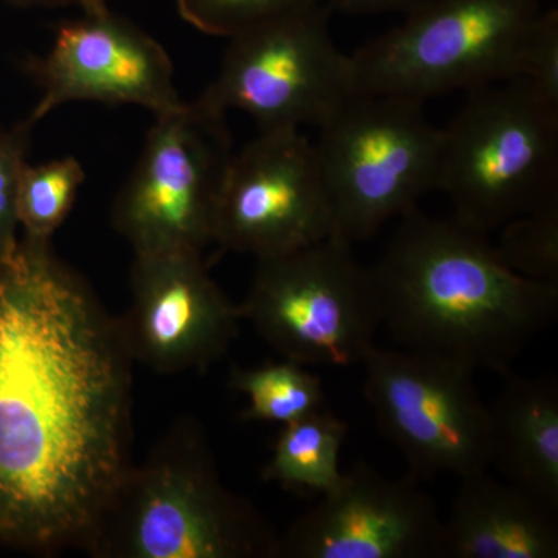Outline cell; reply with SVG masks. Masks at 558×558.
<instances>
[{"mask_svg":"<svg viewBox=\"0 0 558 558\" xmlns=\"http://www.w3.org/2000/svg\"><path fill=\"white\" fill-rule=\"evenodd\" d=\"M33 124L22 120L0 130V258L16 247L20 238L17 222V185L21 172L28 163Z\"/></svg>","mask_w":558,"mask_h":558,"instance_id":"7402d4cb","label":"cell"},{"mask_svg":"<svg viewBox=\"0 0 558 558\" xmlns=\"http://www.w3.org/2000/svg\"><path fill=\"white\" fill-rule=\"evenodd\" d=\"M440 130L438 190L459 222L488 234L558 204V108L523 76L468 92Z\"/></svg>","mask_w":558,"mask_h":558,"instance_id":"277c9868","label":"cell"},{"mask_svg":"<svg viewBox=\"0 0 558 558\" xmlns=\"http://www.w3.org/2000/svg\"><path fill=\"white\" fill-rule=\"evenodd\" d=\"M490 410V468L558 509V381L556 376L501 374Z\"/></svg>","mask_w":558,"mask_h":558,"instance_id":"2e32d148","label":"cell"},{"mask_svg":"<svg viewBox=\"0 0 558 558\" xmlns=\"http://www.w3.org/2000/svg\"><path fill=\"white\" fill-rule=\"evenodd\" d=\"M62 22L46 57L28 58L25 70L43 94L25 117L36 126L73 101L132 105L165 116L183 105L168 51L109 2L81 7Z\"/></svg>","mask_w":558,"mask_h":558,"instance_id":"7c38bea8","label":"cell"},{"mask_svg":"<svg viewBox=\"0 0 558 558\" xmlns=\"http://www.w3.org/2000/svg\"><path fill=\"white\" fill-rule=\"evenodd\" d=\"M524 78L550 105L558 108V11L539 13L529 40Z\"/></svg>","mask_w":558,"mask_h":558,"instance_id":"603a6c76","label":"cell"},{"mask_svg":"<svg viewBox=\"0 0 558 558\" xmlns=\"http://www.w3.org/2000/svg\"><path fill=\"white\" fill-rule=\"evenodd\" d=\"M233 156L226 116L196 100L154 117L142 156L113 202L112 222L137 253L215 244L216 209Z\"/></svg>","mask_w":558,"mask_h":558,"instance_id":"9c48e42d","label":"cell"},{"mask_svg":"<svg viewBox=\"0 0 558 558\" xmlns=\"http://www.w3.org/2000/svg\"><path fill=\"white\" fill-rule=\"evenodd\" d=\"M442 519L438 558H557V509L484 472L462 476Z\"/></svg>","mask_w":558,"mask_h":558,"instance_id":"9a60e30c","label":"cell"},{"mask_svg":"<svg viewBox=\"0 0 558 558\" xmlns=\"http://www.w3.org/2000/svg\"><path fill=\"white\" fill-rule=\"evenodd\" d=\"M347 435V422L322 409L282 425L263 480L300 494H328L341 480Z\"/></svg>","mask_w":558,"mask_h":558,"instance_id":"e0dca14e","label":"cell"},{"mask_svg":"<svg viewBox=\"0 0 558 558\" xmlns=\"http://www.w3.org/2000/svg\"><path fill=\"white\" fill-rule=\"evenodd\" d=\"M84 180L83 165L72 156L25 165L17 185V222L24 231L22 238L51 242L69 218Z\"/></svg>","mask_w":558,"mask_h":558,"instance_id":"d6986e66","label":"cell"},{"mask_svg":"<svg viewBox=\"0 0 558 558\" xmlns=\"http://www.w3.org/2000/svg\"><path fill=\"white\" fill-rule=\"evenodd\" d=\"M5 5L17 10H60L81 9L95 2H110V0H0Z\"/></svg>","mask_w":558,"mask_h":558,"instance_id":"d4e9b609","label":"cell"},{"mask_svg":"<svg viewBox=\"0 0 558 558\" xmlns=\"http://www.w3.org/2000/svg\"><path fill=\"white\" fill-rule=\"evenodd\" d=\"M314 143L333 218V236L369 240L438 190L442 130L422 101L355 94L319 124Z\"/></svg>","mask_w":558,"mask_h":558,"instance_id":"8992f818","label":"cell"},{"mask_svg":"<svg viewBox=\"0 0 558 558\" xmlns=\"http://www.w3.org/2000/svg\"><path fill=\"white\" fill-rule=\"evenodd\" d=\"M230 387L248 400L242 418L286 425L322 409V379L292 360L270 362L258 368H234Z\"/></svg>","mask_w":558,"mask_h":558,"instance_id":"ac0fdd59","label":"cell"},{"mask_svg":"<svg viewBox=\"0 0 558 558\" xmlns=\"http://www.w3.org/2000/svg\"><path fill=\"white\" fill-rule=\"evenodd\" d=\"M538 0H429L351 54L355 92L424 101L524 78Z\"/></svg>","mask_w":558,"mask_h":558,"instance_id":"5b68a950","label":"cell"},{"mask_svg":"<svg viewBox=\"0 0 558 558\" xmlns=\"http://www.w3.org/2000/svg\"><path fill=\"white\" fill-rule=\"evenodd\" d=\"M429 0H325L330 10H340L344 13L366 14L381 13V11L416 10Z\"/></svg>","mask_w":558,"mask_h":558,"instance_id":"cb8c5ba5","label":"cell"},{"mask_svg":"<svg viewBox=\"0 0 558 558\" xmlns=\"http://www.w3.org/2000/svg\"><path fill=\"white\" fill-rule=\"evenodd\" d=\"M381 325L410 351L501 374L558 315V284L510 270L487 234L417 207L369 267Z\"/></svg>","mask_w":558,"mask_h":558,"instance_id":"7a4b0ae2","label":"cell"},{"mask_svg":"<svg viewBox=\"0 0 558 558\" xmlns=\"http://www.w3.org/2000/svg\"><path fill=\"white\" fill-rule=\"evenodd\" d=\"M330 13L319 3L229 39L218 75L196 101L226 117L242 110L259 132L318 128L357 94L351 57L330 36Z\"/></svg>","mask_w":558,"mask_h":558,"instance_id":"ba28073f","label":"cell"},{"mask_svg":"<svg viewBox=\"0 0 558 558\" xmlns=\"http://www.w3.org/2000/svg\"><path fill=\"white\" fill-rule=\"evenodd\" d=\"M325 0H175L180 17L201 33L231 39Z\"/></svg>","mask_w":558,"mask_h":558,"instance_id":"44dd1931","label":"cell"},{"mask_svg":"<svg viewBox=\"0 0 558 558\" xmlns=\"http://www.w3.org/2000/svg\"><path fill=\"white\" fill-rule=\"evenodd\" d=\"M417 483L359 462L279 538V557L438 558L442 517Z\"/></svg>","mask_w":558,"mask_h":558,"instance_id":"5bb4252c","label":"cell"},{"mask_svg":"<svg viewBox=\"0 0 558 558\" xmlns=\"http://www.w3.org/2000/svg\"><path fill=\"white\" fill-rule=\"evenodd\" d=\"M495 245L510 270L558 284V204L527 213L506 223Z\"/></svg>","mask_w":558,"mask_h":558,"instance_id":"ffe728a7","label":"cell"},{"mask_svg":"<svg viewBox=\"0 0 558 558\" xmlns=\"http://www.w3.org/2000/svg\"><path fill=\"white\" fill-rule=\"evenodd\" d=\"M119 319L132 362L159 374L205 373L238 337L241 310L209 277L199 252L137 253L131 306Z\"/></svg>","mask_w":558,"mask_h":558,"instance_id":"4fadbf2b","label":"cell"},{"mask_svg":"<svg viewBox=\"0 0 558 558\" xmlns=\"http://www.w3.org/2000/svg\"><path fill=\"white\" fill-rule=\"evenodd\" d=\"M132 359L50 242L0 258V543L83 548L130 465Z\"/></svg>","mask_w":558,"mask_h":558,"instance_id":"6da1fadb","label":"cell"},{"mask_svg":"<svg viewBox=\"0 0 558 558\" xmlns=\"http://www.w3.org/2000/svg\"><path fill=\"white\" fill-rule=\"evenodd\" d=\"M247 299L240 304L260 339L300 365L352 366L374 347L381 326L369 267L352 244L328 240L256 259Z\"/></svg>","mask_w":558,"mask_h":558,"instance_id":"52a82bcc","label":"cell"},{"mask_svg":"<svg viewBox=\"0 0 558 558\" xmlns=\"http://www.w3.org/2000/svg\"><path fill=\"white\" fill-rule=\"evenodd\" d=\"M279 535L220 480L204 432L182 421L128 465L83 549L101 558H274Z\"/></svg>","mask_w":558,"mask_h":558,"instance_id":"3957f363","label":"cell"},{"mask_svg":"<svg viewBox=\"0 0 558 558\" xmlns=\"http://www.w3.org/2000/svg\"><path fill=\"white\" fill-rule=\"evenodd\" d=\"M362 365L377 425L405 458L411 478H462L490 468V410L473 371L438 355L376 344Z\"/></svg>","mask_w":558,"mask_h":558,"instance_id":"30bf717a","label":"cell"},{"mask_svg":"<svg viewBox=\"0 0 558 558\" xmlns=\"http://www.w3.org/2000/svg\"><path fill=\"white\" fill-rule=\"evenodd\" d=\"M333 236L317 150L300 130L259 132L233 154L220 186L215 244L256 259Z\"/></svg>","mask_w":558,"mask_h":558,"instance_id":"8fae6325","label":"cell"}]
</instances>
